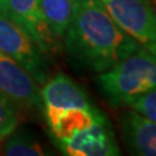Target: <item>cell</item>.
<instances>
[{
    "label": "cell",
    "instance_id": "15",
    "mask_svg": "<svg viewBox=\"0 0 156 156\" xmlns=\"http://www.w3.org/2000/svg\"><path fill=\"white\" fill-rule=\"evenodd\" d=\"M4 2H5V0H0V13H3V9H4Z\"/></svg>",
    "mask_w": 156,
    "mask_h": 156
},
{
    "label": "cell",
    "instance_id": "13",
    "mask_svg": "<svg viewBox=\"0 0 156 156\" xmlns=\"http://www.w3.org/2000/svg\"><path fill=\"white\" fill-rule=\"evenodd\" d=\"M18 125L17 107L0 92V140L14 133Z\"/></svg>",
    "mask_w": 156,
    "mask_h": 156
},
{
    "label": "cell",
    "instance_id": "7",
    "mask_svg": "<svg viewBox=\"0 0 156 156\" xmlns=\"http://www.w3.org/2000/svg\"><path fill=\"white\" fill-rule=\"evenodd\" d=\"M56 144L62 152L70 156L120 155V148L108 119L80 131L69 139L57 142Z\"/></svg>",
    "mask_w": 156,
    "mask_h": 156
},
{
    "label": "cell",
    "instance_id": "14",
    "mask_svg": "<svg viewBox=\"0 0 156 156\" xmlns=\"http://www.w3.org/2000/svg\"><path fill=\"white\" fill-rule=\"evenodd\" d=\"M128 107L156 124V89L136 98Z\"/></svg>",
    "mask_w": 156,
    "mask_h": 156
},
{
    "label": "cell",
    "instance_id": "6",
    "mask_svg": "<svg viewBox=\"0 0 156 156\" xmlns=\"http://www.w3.org/2000/svg\"><path fill=\"white\" fill-rule=\"evenodd\" d=\"M42 86V111L47 124L66 109L95 107L85 90L64 73L48 78Z\"/></svg>",
    "mask_w": 156,
    "mask_h": 156
},
{
    "label": "cell",
    "instance_id": "5",
    "mask_svg": "<svg viewBox=\"0 0 156 156\" xmlns=\"http://www.w3.org/2000/svg\"><path fill=\"white\" fill-rule=\"evenodd\" d=\"M0 92L12 103L31 111L42 109L41 87L25 68L0 51Z\"/></svg>",
    "mask_w": 156,
    "mask_h": 156
},
{
    "label": "cell",
    "instance_id": "8",
    "mask_svg": "<svg viewBox=\"0 0 156 156\" xmlns=\"http://www.w3.org/2000/svg\"><path fill=\"white\" fill-rule=\"evenodd\" d=\"M3 13L21 26L46 55L57 48V42L42 17L39 0H5Z\"/></svg>",
    "mask_w": 156,
    "mask_h": 156
},
{
    "label": "cell",
    "instance_id": "2",
    "mask_svg": "<svg viewBox=\"0 0 156 156\" xmlns=\"http://www.w3.org/2000/svg\"><path fill=\"white\" fill-rule=\"evenodd\" d=\"M96 85L113 107H128L156 89V46H140L111 69L99 73Z\"/></svg>",
    "mask_w": 156,
    "mask_h": 156
},
{
    "label": "cell",
    "instance_id": "3",
    "mask_svg": "<svg viewBox=\"0 0 156 156\" xmlns=\"http://www.w3.org/2000/svg\"><path fill=\"white\" fill-rule=\"evenodd\" d=\"M0 51L30 73L39 85L50 78V61L33 38L7 14L0 13Z\"/></svg>",
    "mask_w": 156,
    "mask_h": 156
},
{
    "label": "cell",
    "instance_id": "12",
    "mask_svg": "<svg viewBox=\"0 0 156 156\" xmlns=\"http://www.w3.org/2000/svg\"><path fill=\"white\" fill-rule=\"evenodd\" d=\"M7 142L4 144V154L9 156H42L46 155L44 147L26 133L11 134L7 136Z\"/></svg>",
    "mask_w": 156,
    "mask_h": 156
},
{
    "label": "cell",
    "instance_id": "4",
    "mask_svg": "<svg viewBox=\"0 0 156 156\" xmlns=\"http://www.w3.org/2000/svg\"><path fill=\"white\" fill-rule=\"evenodd\" d=\"M121 30L140 46H156V9L150 0H100Z\"/></svg>",
    "mask_w": 156,
    "mask_h": 156
},
{
    "label": "cell",
    "instance_id": "11",
    "mask_svg": "<svg viewBox=\"0 0 156 156\" xmlns=\"http://www.w3.org/2000/svg\"><path fill=\"white\" fill-rule=\"evenodd\" d=\"M76 0H39L42 17L56 42L61 41L74 11Z\"/></svg>",
    "mask_w": 156,
    "mask_h": 156
},
{
    "label": "cell",
    "instance_id": "10",
    "mask_svg": "<svg viewBox=\"0 0 156 156\" xmlns=\"http://www.w3.org/2000/svg\"><path fill=\"white\" fill-rule=\"evenodd\" d=\"M104 120H107V117L96 107H92V108H70L57 115L47 125L50 128L53 139L57 143L61 140L69 139L80 131L89 129L92 125L101 122Z\"/></svg>",
    "mask_w": 156,
    "mask_h": 156
},
{
    "label": "cell",
    "instance_id": "9",
    "mask_svg": "<svg viewBox=\"0 0 156 156\" xmlns=\"http://www.w3.org/2000/svg\"><path fill=\"white\" fill-rule=\"evenodd\" d=\"M122 133L131 154L156 156V124L133 109L122 116Z\"/></svg>",
    "mask_w": 156,
    "mask_h": 156
},
{
    "label": "cell",
    "instance_id": "1",
    "mask_svg": "<svg viewBox=\"0 0 156 156\" xmlns=\"http://www.w3.org/2000/svg\"><path fill=\"white\" fill-rule=\"evenodd\" d=\"M62 42L73 66L94 73L111 69L140 47L116 25L100 0H76Z\"/></svg>",
    "mask_w": 156,
    "mask_h": 156
}]
</instances>
